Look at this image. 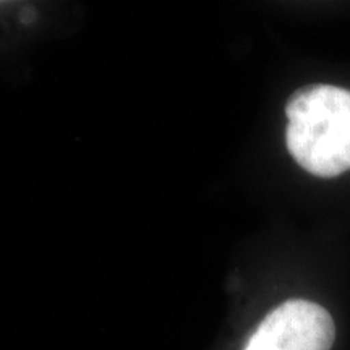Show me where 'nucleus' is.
Masks as SVG:
<instances>
[{
	"instance_id": "nucleus-1",
	"label": "nucleus",
	"mask_w": 350,
	"mask_h": 350,
	"mask_svg": "<svg viewBox=\"0 0 350 350\" xmlns=\"http://www.w3.org/2000/svg\"><path fill=\"white\" fill-rule=\"evenodd\" d=\"M286 116L287 150L300 167L325 178L350 170V91L304 86L291 96Z\"/></svg>"
},
{
	"instance_id": "nucleus-2",
	"label": "nucleus",
	"mask_w": 350,
	"mask_h": 350,
	"mask_svg": "<svg viewBox=\"0 0 350 350\" xmlns=\"http://www.w3.org/2000/svg\"><path fill=\"white\" fill-rule=\"evenodd\" d=\"M336 326L325 306L292 299L258 325L243 350H331Z\"/></svg>"
}]
</instances>
